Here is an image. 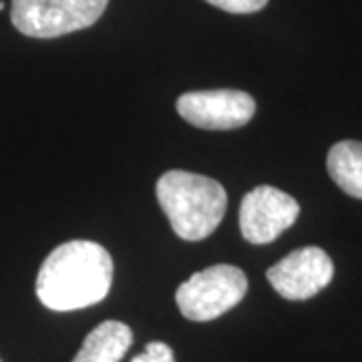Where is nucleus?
I'll use <instances>...</instances> for the list:
<instances>
[{
  "label": "nucleus",
  "instance_id": "obj_13",
  "mask_svg": "<svg viewBox=\"0 0 362 362\" xmlns=\"http://www.w3.org/2000/svg\"><path fill=\"white\" fill-rule=\"evenodd\" d=\"M0 362H2V361H0Z\"/></svg>",
  "mask_w": 362,
  "mask_h": 362
},
{
  "label": "nucleus",
  "instance_id": "obj_8",
  "mask_svg": "<svg viewBox=\"0 0 362 362\" xmlns=\"http://www.w3.org/2000/svg\"><path fill=\"white\" fill-rule=\"evenodd\" d=\"M133 344V332L125 322L105 320L90 330L73 362H119Z\"/></svg>",
  "mask_w": 362,
  "mask_h": 362
},
{
  "label": "nucleus",
  "instance_id": "obj_12",
  "mask_svg": "<svg viewBox=\"0 0 362 362\" xmlns=\"http://www.w3.org/2000/svg\"><path fill=\"white\" fill-rule=\"evenodd\" d=\"M0 11H4V2L0 0Z\"/></svg>",
  "mask_w": 362,
  "mask_h": 362
},
{
  "label": "nucleus",
  "instance_id": "obj_9",
  "mask_svg": "<svg viewBox=\"0 0 362 362\" xmlns=\"http://www.w3.org/2000/svg\"><path fill=\"white\" fill-rule=\"evenodd\" d=\"M326 168L344 194L362 199V141L334 143L328 151Z\"/></svg>",
  "mask_w": 362,
  "mask_h": 362
},
{
  "label": "nucleus",
  "instance_id": "obj_6",
  "mask_svg": "<svg viewBox=\"0 0 362 362\" xmlns=\"http://www.w3.org/2000/svg\"><path fill=\"white\" fill-rule=\"evenodd\" d=\"M177 113L199 129H238L254 117L256 101L252 95L235 89L192 90L177 99Z\"/></svg>",
  "mask_w": 362,
  "mask_h": 362
},
{
  "label": "nucleus",
  "instance_id": "obj_4",
  "mask_svg": "<svg viewBox=\"0 0 362 362\" xmlns=\"http://www.w3.org/2000/svg\"><path fill=\"white\" fill-rule=\"evenodd\" d=\"M109 0H13L11 21L30 39H57L93 26Z\"/></svg>",
  "mask_w": 362,
  "mask_h": 362
},
{
  "label": "nucleus",
  "instance_id": "obj_7",
  "mask_svg": "<svg viewBox=\"0 0 362 362\" xmlns=\"http://www.w3.org/2000/svg\"><path fill=\"white\" fill-rule=\"evenodd\" d=\"M334 264L322 247L308 246L290 252L266 272L272 288L286 300H308L332 282Z\"/></svg>",
  "mask_w": 362,
  "mask_h": 362
},
{
  "label": "nucleus",
  "instance_id": "obj_10",
  "mask_svg": "<svg viewBox=\"0 0 362 362\" xmlns=\"http://www.w3.org/2000/svg\"><path fill=\"white\" fill-rule=\"evenodd\" d=\"M206 2L232 14L258 13L268 4V0H206Z\"/></svg>",
  "mask_w": 362,
  "mask_h": 362
},
{
  "label": "nucleus",
  "instance_id": "obj_11",
  "mask_svg": "<svg viewBox=\"0 0 362 362\" xmlns=\"http://www.w3.org/2000/svg\"><path fill=\"white\" fill-rule=\"evenodd\" d=\"M131 362H175V356L165 342H149L141 354H137Z\"/></svg>",
  "mask_w": 362,
  "mask_h": 362
},
{
  "label": "nucleus",
  "instance_id": "obj_5",
  "mask_svg": "<svg viewBox=\"0 0 362 362\" xmlns=\"http://www.w3.org/2000/svg\"><path fill=\"white\" fill-rule=\"evenodd\" d=\"M298 216L300 206L292 195L272 185H258L242 199L240 230L246 242L266 246L292 228Z\"/></svg>",
  "mask_w": 362,
  "mask_h": 362
},
{
  "label": "nucleus",
  "instance_id": "obj_1",
  "mask_svg": "<svg viewBox=\"0 0 362 362\" xmlns=\"http://www.w3.org/2000/svg\"><path fill=\"white\" fill-rule=\"evenodd\" d=\"M113 284V259L97 242L73 240L57 246L40 266L37 296L54 312L99 304Z\"/></svg>",
  "mask_w": 362,
  "mask_h": 362
},
{
  "label": "nucleus",
  "instance_id": "obj_3",
  "mask_svg": "<svg viewBox=\"0 0 362 362\" xmlns=\"http://www.w3.org/2000/svg\"><path fill=\"white\" fill-rule=\"evenodd\" d=\"M247 292L244 272L230 264H216L195 272L177 288L175 302L180 312L194 322H209L238 306Z\"/></svg>",
  "mask_w": 362,
  "mask_h": 362
},
{
  "label": "nucleus",
  "instance_id": "obj_2",
  "mask_svg": "<svg viewBox=\"0 0 362 362\" xmlns=\"http://www.w3.org/2000/svg\"><path fill=\"white\" fill-rule=\"evenodd\" d=\"M156 194L173 232L187 242L214 233L228 207V194L221 183L181 169L163 173L157 181Z\"/></svg>",
  "mask_w": 362,
  "mask_h": 362
}]
</instances>
